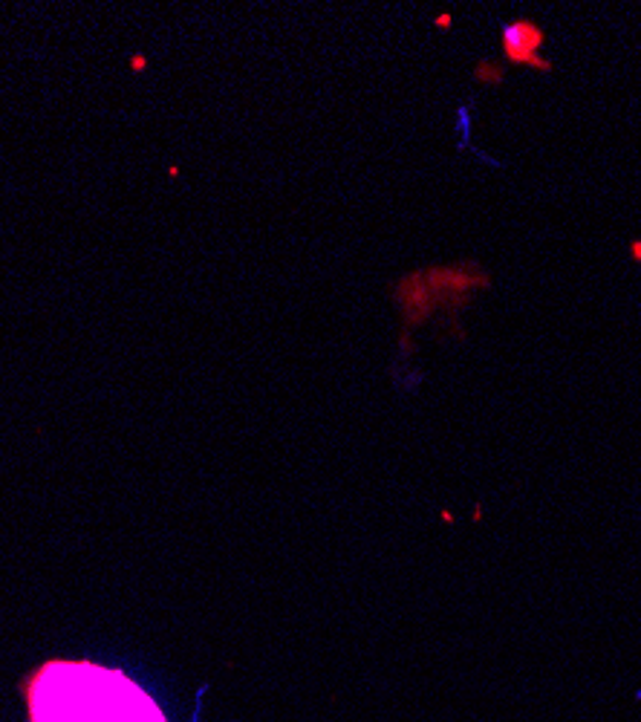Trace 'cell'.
I'll return each instance as SVG.
<instances>
[{
  "instance_id": "1",
  "label": "cell",
  "mask_w": 641,
  "mask_h": 722,
  "mask_svg": "<svg viewBox=\"0 0 641 722\" xmlns=\"http://www.w3.org/2000/svg\"><path fill=\"white\" fill-rule=\"evenodd\" d=\"M26 699L33 722H168L136 682L93 662H47Z\"/></svg>"
},
{
  "instance_id": "3",
  "label": "cell",
  "mask_w": 641,
  "mask_h": 722,
  "mask_svg": "<svg viewBox=\"0 0 641 722\" xmlns=\"http://www.w3.org/2000/svg\"><path fill=\"white\" fill-rule=\"evenodd\" d=\"M633 255L641 261V243H636V246H633Z\"/></svg>"
},
{
  "instance_id": "2",
  "label": "cell",
  "mask_w": 641,
  "mask_h": 722,
  "mask_svg": "<svg viewBox=\"0 0 641 722\" xmlns=\"http://www.w3.org/2000/svg\"><path fill=\"white\" fill-rule=\"evenodd\" d=\"M503 52L509 58L511 64H537L549 67L537 61V52L546 44V33L534 21H511L509 26H503Z\"/></svg>"
}]
</instances>
